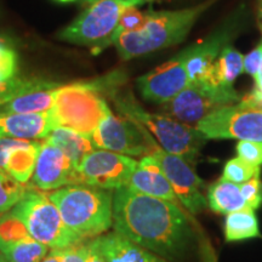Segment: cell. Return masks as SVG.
<instances>
[{"label":"cell","mask_w":262,"mask_h":262,"mask_svg":"<svg viewBox=\"0 0 262 262\" xmlns=\"http://www.w3.org/2000/svg\"><path fill=\"white\" fill-rule=\"evenodd\" d=\"M114 232L163 257H178L193 232L180 205L122 187L113 193Z\"/></svg>","instance_id":"obj_1"},{"label":"cell","mask_w":262,"mask_h":262,"mask_svg":"<svg viewBox=\"0 0 262 262\" xmlns=\"http://www.w3.org/2000/svg\"><path fill=\"white\" fill-rule=\"evenodd\" d=\"M217 0H206L202 4L181 10L146 11L145 25L139 31H114L110 44L117 48L122 60L148 55L160 49L183 41L198 18Z\"/></svg>","instance_id":"obj_2"},{"label":"cell","mask_w":262,"mask_h":262,"mask_svg":"<svg viewBox=\"0 0 262 262\" xmlns=\"http://www.w3.org/2000/svg\"><path fill=\"white\" fill-rule=\"evenodd\" d=\"M122 79L124 75L116 72L102 79L60 85L55 91L54 108L50 112L56 125L90 139L111 110L102 93L116 88Z\"/></svg>","instance_id":"obj_3"},{"label":"cell","mask_w":262,"mask_h":262,"mask_svg":"<svg viewBox=\"0 0 262 262\" xmlns=\"http://www.w3.org/2000/svg\"><path fill=\"white\" fill-rule=\"evenodd\" d=\"M118 112L127 119L143 126L158 145L171 155L180 156L189 164H194L208 139L195 126L187 125L166 114L150 113L137 103L131 91L119 93L116 88L110 91Z\"/></svg>","instance_id":"obj_4"},{"label":"cell","mask_w":262,"mask_h":262,"mask_svg":"<svg viewBox=\"0 0 262 262\" xmlns=\"http://www.w3.org/2000/svg\"><path fill=\"white\" fill-rule=\"evenodd\" d=\"M66 226L84 241L100 237L113 226V193L88 185H72L49 194Z\"/></svg>","instance_id":"obj_5"},{"label":"cell","mask_w":262,"mask_h":262,"mask_svg":"<svg viewBox=\"0 0 262 262\" xmlns=\"http://www.w3.org/2000/svg\"><path fill=\"white\" fill-rule=\"evenodd\" d=\"M152 0H97L57 34V39L75 45L94 48L97 54L111 45L120 15L131 6H140Z\"/></svg>","instance_id":"obj_6"},{"label":"cell","mask_w":262,"mask_h":262,"mask_svg":"<svg viewBox=\"0 0 262 262\" xmlns=\"http://www.w3.org/2000/svg\"><path fill=\"white\" fill-rule=\"evenodd\" d=\"M10 211L24 222L33 239L48 248L63 249L84 242L66 226L57 206L44 193L27 191Z\"/></svg>","instance_id":"obj_7"},{"label":"cell","mask_w":262,"mask_h":262,"mask_svg":"<svg viewBox=\"0 0 262 262\" xmlns=\"http://www.w3.org/2000/svg\"><path fill=\"white\" fill-rule=\"evenodd\" d=\"M234 86L215 85L206 80L189 81L187 86L168 102L160 104V111L183 124H196L215 111L241 101Z\"/></svg>","instance_id":"obj_8"},{"label":"cell","mask_w":262,"mask_h":262,"mask_svg":"<svg viewBox=\"0 0 262 262\" xmlns=\"http://www.w3.org/2000/svg\"><path fill=\"white\" fill-rule=\"evenodd\" d=\"M195 127L208 140L235 139L262 142V104L243 97L237 103L209 114Z\"/></svg>","instance_id":"obj_9"},{"label":"cell","mask_w":262,"mask_h":262,"mask_svg":"<svg viewBox=\"0 0 262 262\" xmlns=\"http://www.w3.org/2000/svg\"><path fill=\"white\" fill-rule=\"evenodd\" d=\"M153 136L133 120L114 116L108 111L102 122L90 136L96 149H104L127 157H143L149 152Z\"/></svg>","instance_id":"obj_10"},{"label":"cell","mask_w":262,"mask_h":262,"mask_svg":"<svg viewBox=\"0 0 262 262\" xmlns=\"http://www.w3.org/2000/svg\"><path fill=\"white\" fill-rule=\"evenodd\" d=\"M165 173L170 185L178 195L180 203L191 214H199L208 206V201L203 194L204 181L196 175L192 164L180 156L166 152L158 145L153 137L150 141L149 152Z\"/></svg>","instance_id":"obj_11"},{"label":"cell","mask_w":262,"mask_h":262,"mask_svg":"<svg viewBox=\"0 0 262 262\" xmlns=\"http://www.w3.org/2000/svg\"><path fill=\"white\" fill-rule=\"evenodd\" d=\"M137 163L131 157L104 149H94L80 163L78 172L81 185L116 191L129 185Z\"/></svg>","instance_id":"obj_12"},{"label":"cell","mask_w":262,"mask_h":262,"mask_svg":"<svg viewBox=\"0 0 262 262\" xmlns=\"http://www.w3.org/2000/svg\"><path fill=\"white\" fill-rule=\"evenodd\" d=\"M192 50L193 44L180 51L171 60L137 78L136 85L141 96L149 102L163 104L185 89L189 83L187 61Z\"/></svg>","instance_id":"obj_13"},{"label":"cell","mask_w":262,"mask_h":262,"mask_svg":"<svg viewBox=\"0 0 262 262\" xmlns=\"http://www.w3.org/2000/svg\"><path fill=\"white\" fill-rule=\"evenodd\" d=\"M244 5L241 6L231 17H228L220 27L212 32L204 40L193 44L191 56L187 61V73L189 81L205 80L212 64L222 49L229 45L238 34L245 19Z\"/></svg>","instance_id":"obj_14"},{"label":"cell","mask_w":262,"mask_h":262,"mask_svg":"<svg viewBox=\"0 0 262 262\" xmlns=\"http://www.w3.org/2000/svg\"><path fill=\"white\" fill-rule=\"evenodd\" d=\"M32 187L39 191H56L66 186L81 185L78 168L67 156L48 141H42L32 176Z\"/></svg>","instance_id":"obj_15"},{"label":"cell","mask_w":262,"mask_h":262,"mask_svg":"<svg viewBox=\"0 0 262 262\" xmlns=\"http://www.w3.org/2000/svg\"><path fill=\"white\" fill-rule=\"evenodd\" d=\"M51 113H2L0 137L38 141L45 140L56 127Z\"/></svg>","instance_id":"obj_16"},{"label":"cell","mask_w":262,"mask_h":262,"mask_svg":"<svg viewBox=\"0 0 262 262\" xmlns=\"http://www.w3.org/2000/svg\"><path fill=\"white\" fill-rule=\"evenodd\" d=\"M127 187L172 204L179 205L180 203L165 173L152 156H143L140 159L135 171L131 175Z\"/></svg>","instance_id":"obj_17"},{"label":"cell","mask_w":262,"mask_h":262,"mask_svg":"<svg viewBox=\"0 0 262 262\" xmlns=\"http://www.w3.org/2000/svg\"><path fill=\"white\" fill-rule=\"evenodd\" d=\"M106 262H165L117 232L95 238Z\"/></svg>","instance_id":"obj_18"},{"label":"cell","mask_w":262,"mask_h":262,"mask_svg":"<svg viewBox=\"0 0 262 262\" xmlns=\"http://www.w3.org/2000/svg\"><path fill=\"white\" fill-rule=\"evenodd\" d=\"M40 147L41 142L39 141L22 140L9 150L3 170L22 185L28 183L34 172Z\"/></svg>","instance_id":"obj_19"},{"label":"cell","mask_w":262,"mask_h":262,"mask_svg":"<svg viewBox=\"0 0 262 262\" xmlns=\"http://www.w3.org/2000/svg\"><path fill=\"white\" fill-rule=\"evenodd\" d=\"M45 141L61 149L64 156L70 158L75 168H79L85 157L96 149L89 137L63 126L55 127Z\"/></svg>","instance_id":"obj_20"},{"label":"cell","mask_w":262,"mask_h":262,"mask_svg":"<svg viewBox=\"0 0 262 262\" xmlns=\"http://www.w3.org/2000/svg\"><path fill=\"white\" fill-rule=\"evenodd\" d=\"M57 86L41 88L18 95L0 107L2 113H49L54 108Z\"/></svg>","instance_id":"obj_21"},{"label":"cell","mask_w":262,"mask_h":262,"mask_svg":"<svg viewBox=\"0 0 262 262\" xmlns=\"http://www.w3.org/2000/svg\"><path fill=\"white\" fill-rule=\"evenodd\" d=\"M208 205L217 214L231 212L249 208L241 193V185L220 179L208 189Z\"/></svg>","instance_id":"obj_22"},{"label":"cell","mask_w":262,"mask_h":262,"mask_svg":"<svg viewBox=\"0 0 262 262\" xmlns=\"http://www.w3.org/2000/svg\"><path fill=\"white\" fill-rule=\"evenodd\" d=\"M243 72L244 56L231 45H227L215 60L205 80L215 85L233 86L235 79Z\"/></svg>","instance_id":"obj_23"},{"label":"cell","mask_w":262,"mask_h":262,"mask_svg":"<svg viewBox=\"0 0 262 262\" xmlns=\"http://www.w3.org/2000/svg\"><path fill=\"white\" fill-rule=\"evenodd\" d=\"M251 238H261L258 220L255 210L245 208L226 216V242H241Z\"/></svg>","instance_id":"obj_24"},{"label":"cell","mask_w":262,"mask_h":262,"mask_svg":"<svg viewBox=\"0 0 262 262\" xmlns=\"http://www.w3.org/2000/svg\"><path fill=\"white\" fill-rule=\"evenodd\" d=\"M48 247L32 237L11 244L0 245L5 262H40L48 254Z\"/></svg>","instance_id":"obj_25"},{"label":"cell","mask_w":262,"mask_h":262,"mask_svg":"<svg viewBox=\"0 0 262 262\" xmlns=\"http://www.w3.org/2000/svg\"><path fill=\"white\" fill-rule=\"evenodd\" d=\"M60 85L58 83H54L50 80H44L39 79V78H16L14 80L5 81L2 83L0 81V107L6 102H9L10 100L22 95L28 91L35 90V89H41V88H49V86H57Z\"/></svg>","instance_id":"obj_26"},{"label":"cell","mask_w":262,"mask_h":262,"mask_svg":"<svg viewBox=\"0 0 262 262\" xmlns=\"http://www.w3.org/2000/svg\"><path fill=\"white\" fill-rule=\"evenodd\" d=\"M27 191L25 185L12 179L5 170L0 169V215L11 210Z\"/></svg>","instance_id":"obj_27"},{"label":"cell","mask_w":262,"mask_h":262,"mask_svg":"<svg viewBox=\"0 0 262 262\" xmlns=\"http://www.w3.org/2000/svg\"><path fill=\"white\" fill-rule=\"evenodd\" d=\"M260 172L261 166L251 165V164L237 157V158L229 159L226 163L221 179L237 183V185H242V183L254 178H260Z\"/></svg>","instance_id":"obj_28"},{"label":"cell","mask_w":262,"mask_h":262,"mask_svg":"<svg viewBox=\"0 0 262 262\" xmlns=\"http://www.w3.org/2000/svg\"><path fill=\"white\" fill-rule=\"evenodd\" d=\"M29 237L31 235L24 222L11 214V211L0 216V245L11 244Z\"/></svg>","instance_id":"obj_29"},{"label":"cell","mask_w":262,"mask_h":262,"mask_svg":"<svg viewBox=\"0 0 262 262\" xmlns=\"http://www.w3.org/2000/svg\"><path fill=\"white\" fill-rule=\"evenodd\" d=\"M11 41L0 40V81L14 80L18 73V54L10 44Z\"/></svg>","instance_id":"obj_30"},{"label":"cell","mask_w":262,"mask_h":262,"mask_svg":"<svg viewBox=\"0 0 262 262\" xmlns=\"http://www.w3.org/2000/svg\"><path fill=\"white\" fill-rule=\"evenodd\" d=\"M146 21V12L140 11L137 6H131L124 10L120 15L119 22L116 31L122 32H135L145 25Z\"/></svg>","instance_id":"obj_31"},{"label":"cell","mask_w":262,"mask_h":262,"mask_svg":"<svg viewBox=\"0 0 262 262\" xmlns=\"http://www.w3.org/2000/svg\"><path fill=\"white\" fill-rule=\"evenodd\" d=\"M238 158L255 166L262 165V142L258 141H239L235 146Z\"/></svg>","instance_id":"obj_32"},{"label":"cell","mask_w":262,"mask_h":262,"mask_svg":"<svg viewBox=\"0 0 262 262\" xmlns=\"http://www.w3.org/2000/svg\"><path fill=\"white\" fill-rule=\"evenodd\" d=\"M241 193L250 209L256 210L262 204V182L260 178H254L242 183Z\"/></svg>","instance_id":"obj_33"},{"label":"cell","mask_w":262,"mask_h":262,"mask_svg":"<svg viewBox=\"0 0 262 262\" xmlns=\"http://www.w3.org/2000/svg\"><path fill=\"white\" fill-rule=\"evenodd\" d=\"M89 243L90 242L84 241L61 249L62 262H86Z\"/></svg>","instance_id":"obj_34"},{"label":"cell","mask_w":262,"mask_h":262,"mask_svg":"<svg viewBox=\"0 0 262 262\" xmlns=\"http://www.w3.org/2000/svg\"><path fill=\"white\" fill-rule=\"evenodd\" d=\"M262 63V40L253 51L244 56V72L255 78L258 73Z\"/></svg>","instance_id":"obj_35"},{"label":"cell","mask_w":262,"mask_h":262,"mask_svg":"<svg viewBox=\"0 0 262 262\" xmlns=\"http://www.w3.org/2000/svg\"><path fill=\"white\" fill-rule=\"evenodd\" d=\"M254 80H255V88L253 89V91H251L250 94H248L245 97L262 104V63H261L260 70H258L257 75L254 78Z\"/></svg>","instance_id":"obj_36"},{"label":"cell","mask_w":262,"mask_h":262,"mask_svg":"<svg viewBox=\"0 0 262 262\" xmlns=\"http://www.w3.org/2000/svg\"><path fill=\"white\" fill-rule=\"evenodd\" d=\"M86 262H106L96 243V239H94L89 243V254H88Z\"/></svg>","instance_id":"obj_37"},{"label":"cell","mask_w":262,"mask_h":262,"mask_svg":"<svg viewBox=\"0 0 262 262\" xmlns=\"http://www.w3.org/2000/svg\"><path fill=\"white\" fill-rule=\"evenodd\" d=\"M40 262H62L61 249H51Z\"/></svg>","instance_id":"obj_38"},{"label":"cell","mask_w":262,"mask_h":262,"mask_svg":"<svg viewBox=\"0 0 262 262\" xmlns=\"http://www.w3.org/2000/svg\"><path fill=\"white\" fill-rule=\"evenodd\" d=\"M257 26L262 33V0H257Z\"/></svg>","instance_id":"obj_39"},{"label":"cell","mask_w":262,"mask_h":262,"mask_svg":"<svg viewBox=\"0 0 262 262\" xmlns=\"http://www.w3.org/2000/svg\"><path fill=\"white\" fill-rule=\"evenodd\" d=\"M0 40H4V41H11V39L6 37L4 34H0Z\"/></svg>","instance_id":"obj_40"},{"label":"cell","mask_w":262,"mask_h":262,"mask_svg":"<svg viewBox=\"0 0 262 262\" xmlns=\"http://www.w3.org/2000/svg\"><path fill=\"white\" fill-rule=\"evenodd\" d=\"M58 3H63V4H67V3H73L75 0H56Z\"/></svg>","instance_id":"obj_41"},{"label":"cell","mask_w":262,"mask_h":262,"mask_svg":"<svg viewBox=\"0 0 262 262\" xmlns=\"http://www.w3.org/2000/svg\"><path fill=\"white\" fill-rule=\"evenodd\" d=\"M84 3H88V4H93V3H95V2H97V0H83ZM153 2V0H152Z\"/></svg>","instance_id":"obj_42"},{"label":"cell","mask_w":262,"mask_h":262,"mask_svg":"<svg viewBox=\"0 0 262 262\" xmlns=\"http://www.w3.org/2000/svg\"><path fill=\"white\" fill-rule=\"evenodd\" d=\"M3 261V257H2V255H0V262H2Z\"/></svg>","instance_id":"obj_43"},{"label":"cell","mask_w":262,"mask_h":262,"mask_svg":"<svg viewBox=\"0 0 262 262\" xmlns=\"http://www.w3.org/2000/svg\"><path fill=\"white\" fill-rule=\"evenodd\" d=\"M2 262H5V261H4V258H3V261H2Z\"/></svg>","instance_id":"obj_44"}]
</instances>
